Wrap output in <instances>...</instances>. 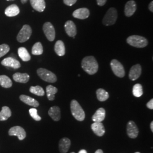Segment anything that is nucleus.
Returning <instances> with one entry per match:
<instances>
[{
  "instance_id": "obj_10",
  "label": "nucleus",
  "mask_w": 153,
  "mask_h": 153,
  "mask_svg": "<svg viewBox=\"0 0 153 153\" xmlns=\"http://www.w3.org/2000/svg\"><path fill=\"white\" fill-rule=\"evenodd\" d=\"M127 134L131 138H136L138 134V129L136 124L133 121H129L126 126Z\"/></svg>"
},
{
  "instance_id": "obj_28",
  "label": "nucleus",
  "mask_w": 153,
  "mask_h": 153,
  "mask_svg": "<svg viewBox=\"0 0 153 153\" xmlns=\"http://www.w3.org/2000/svg\"><path fill=\"white\" fill-rule=\"evenodd\" d=\"M13 83L9 77L5 75L0 76V85L4 88H11Z\"/></svg>"
},
{
  "instance_id": "obj_43",
  "label": "nucleus",
  "mask_w": 153,
  "mask_h": 153,
  "mask_svg": "<svg viewBox=\"0 0 153 153\" xmlns=\"http://www.w3.org/2000/svg\"><path fill=\"white\" fill-rule=\"evenodd\" d=\"M6 1H14V0H6Z\"/></svg>"
},
{
  "instance_id": "obj_22",
  "label": "nucleus",
  "mask_w": 153,
  "mask_h": 153,
  "mask_svg": "<svg viewBox=\"0 0 153 153\" xmlns=\"http://www.w3.org/2000/svg\"><path fill=\"white\" fill-rule=\"evenodd\" d=\"M13 78L16 82L23 83H27L30 79V76L27 73H16L13 76Z\"/></svg>"
},
{
  "instance_id": "obj_32",
  "label": "nucleus",
  "mask_w": 153,
  "mask_h": 153,
  "mask_svg": "<svg viewBox=\"0 0 153 153\" xmlns=\"http://www.w3.org/2000/svg\"><path fill=\"white\" fill-rule=\"evenodd\" d=\"M30 91L35 95H36L38 96H41V97L44 96L45 94L43 88L39 86H31L30 88Z\"/></svg>"
},
{
  "instance_id": "obj_42",
  "label": "nucleus",
  "mask_w": 153,
  "mask_h": 153,
  "mask_svg": "<svg viewBox=\"0 0 153 153\" xmlns=\"http://www.w3.org/2000/svg\"><path fill=\"white\" fill-rule=\"evenodd\" d=\"M28 0H21V3L23 4H26Z\"/></svg>"
},
{
  "instance_id": "obj_1",
  "label": "nucleus",
  "mask_w": 153,
  "mask_h": 153,
  "mask_svg": "<svg viewBox=\"0 0 153 153\" xmlns=\"http://www.w3.org/2000/svg\"><path fill=\"white\" fill-rule=\"evenodd\" d=\"M82 69L90 75L95 74L98 71V64L95 58L92 56H86L83 59L81 63Z\"/></svg>"
},
{
  "instance_id": "obj_27",
  "label": "nucleus",
  "mask_w": 153,
  "mask_h": 153,
  "mask_svg": "<svg viewBox=\"0 0 153 153\" xmlns=\"http://www.w3.org/2000/svg\"><path fill=\"white\" fill-rule=\"evenodd\" d=\"M57 88L53 86L52 85H48L46 88L47 96L48 100L52 101L55 99V95L57 93Z\"/></svg>"
},
{
  "instance_id": "obj_30",
  "label": "nucleus",
  "mask_w": 153,
  "mask_h": 153,
  "mask_svg": "<svg viewBox=\"0 0 153 153\" xmlns=\"http://www.w3.org/2000/svg\"><path fill=\"white\" fill-rule=\"evenodd\" d=\"M43 53V45L40 42H37L33 45L32 54L33 55H41Z\"/></svg>"
},
{
  "instance_id": "obj_39",
  "label": "nucleus",
  "mask_w": 153,
  "mask_h": 153,
  "mask_svg": "<svg viewBox=\"0 0 153 153\" xmlns=\"http://www.w3.org/2000/svg\"><path fill=\"white\" fill-rule=\"evenodd\" d=\"M95 153H103V150H101V149H98V150H97L95 152Z\"/></svg>"
},
{
  "instance_id": "obj_31",
  "label": "nucleus",
  "mask_w": 153,
  "mask_h": 153,
  "mask_svg": "<svg viewBox=\"0 0 153 153\" xmlns=\"http://www.w3.org/2000/svg\"><path fill=\"white\" fill-rule=\"evenodd\" d=\"M132 93L134 97H140L143 94V90H142V85L140 83H137L135 85H134L133 88Z\"/></svg>"
},
{
  "instance_id": "obj_18",
  "label": "nucleus",
  "mask_w": 153,
  "mask_h": 153,
  "mask_svg": "<svg viewBox=\"0 0 153 153\" xmlns=\"http://www.w3.org/2000/svg\"><path fill=\"white\" fill-rule=\"evenodd\" d=\"M30 4L33 9L39 12H43L45 8V2L44 0H30Z\"/></svg>"
},
{
  "instance_id": "obj_36",
  "label": "nucleus",
  "mask_w": 153,
  "mask_h": 153,
  "mask_svg": "<svg viewBox=\"0 0 153 153\" xmlns=\"http://www.w3.org/2000/svg\"><path fill=\"white\" fill-rule=\"evenodd\" d=\"M146 106L148 107V108L150 109H153V99H152L148 103L146 104Z\"/></svg>"
},
{
  "instance_id": "obj_19",
  "label": "nucleus",
  "mask_w": 153,
  "mask_h": 153,
  "mask_svg": "<svg viewBox=\"0 0 153 153\" xmlns=\"http://www.w3.org/2000/svg\"><path fill=\"white\" fill-rule=\"evenodd\" d=\"M49 116L55 121H58L61 119L60 109L57 106H53L50 108L48 111Z\"/></svg>"
},
{
  "instance_id": "obj_44",
  "label": "nucleus",
  "mask_w": 153,
  "mask_h": 153,
  "mask_svg": "<svg viewBox=\"0 0 153 153\" xmlns=\"http://www.w3.org/2000/svg\"><path fill=\"white\" fill-rule=\"evenodd\" d=\"M140 153V152H136V153Z\"/></svg>"
},
{
  "instance_id": "obj_13",
  "label": "nucleus",
  "mask_w": 153,
  "mask_h": 153,
  "mask_svg": "<svg viewBox=\"0 0 153 153\" xmlns=\"http://www.w3.org/2000/svg\"><path fill=\"white\" fill-rule=\"evenodd\" d=\"M1 64L5 66L11 67L14 69H18L21 67V64L18 61L13 57H7L1 62Z\"/></svg>"
},
{
  "instance_id": "obj_6",
  "label": "nucleus",
  "mask_w": 153,
  "mask_h": 153,
  "mask_svg": "<svg viewBox=\"0 0 153 153\" xmlns=\"http://www.w3.org/2000/svg\"><path fill=\"white\" fill-rule=\"evenodd\" d=\"M32 34V29L31 27L25 25L23 26L22 29L20 30L19 33H18L16 39L19 43H24L30 39Z\"/></svg>"
},
{
  "instance_id": "obj_38",
  "label": "nucleus",
  "mask_w": 153,
  "mask_h": 153,
  "mask_svg": "<svg viewBox=\"0 0 153 153\" xmlns=\"http://www.w3.org/2000/svg\"><path fill=\"white\" fill-rule=\"evenodd\" d=\"M149 10L151 11V12H153V2L152 1L150 4H149Z\"/></svg>"
},
{
  "instance_id": "obj_41",
  "label": "nucleus",
  "mask_w": 153,
  "mask_h": 153,
  "mask_svg": "<svg viewBox=\"0 0 153 153\" xmlns=\"http://www.w3.org/2000/svg\"><path fill=\"white\" fill-rule=\"evenodd\" d=\"M78 153H87V151L86 150H81Z\"/></svg>"
},
{
  "instance_id": "obj_12",
  "label": "nucleus",
  "mask_w": 153,
  "mask_h": 153,
  "mask_svg": "<svg viewBox=\"0 0 153 153\" xmlns=\"http://www.w3.org/2000/svg\"><path fill=\"white\" fill-rule=\"evenodd\" d=\"M142 68L140 64L133 65L130 69L129 73V77L131 81H135L137 79L141 74Z\"/></svg>"
},
{
  "instance_id": "obj_29",
  "label": "nucleus",
  "mask_w": 153,
  "mask_h": 153,
  "mask_svg": "<svg viewBox=\"0 0 153 153\" xmlns=\"http://www.w3.org/2000/svg\"><path fill=\"white\" fill-rule=\"evenodd\" d=\"M97 98L100 102H104L109 98V94L108 92L103 88H99L97 90Z\"/></svg>"
},
{
  "instance_id": "obj_15",
  "label": "nucleus",
  "mask_w": 153,
  "mask_h": 153,
  "mask_svg": "<svg viewBox=\"0 0 153 153\" xmlns=\"http://www.w3.org/2000/svg\"><path fill=\"white\" fill-rule=\"evenodd\" d=\"M90 16V11L87 8H80L76 9L73 13V16L79 19H85Z\"/></svg>"
},
{
  "instance_id": "obj_11",
  "label": "nucleus",
  "mask_w": 153,
  "mask_h": 153,
  "mask_svg": "<svg viewBox=\"0 0 153 153\" xmlns=\"http://www.w3.org/2000/svg\"><path fill=\"white\" fill-rule=\"evenodd\" d=\"M137 5L134 1L131 0L126 2L124 9V13L126 16L130 17L132 16L136 11Z\"/></svg>"
},
{
  "instance_id": "obj_23",
  "label": "nucleus",
  "mask_w": 153,
  "mask_h": 153,
  "mask_svg": "<svg viewBox=\"0 0 153 153\" xmlns=\"http://www.w3.org/2000/svg\"><path fill=\"white\" fill-rule=\"evenodd\" d=\"M105 117V111L103 108H99L93 115L92 120L94 122H102Z\"/></svg>"
},
{
  "instance_id": "obj_17",
  "label": "nucleus",
  "mask_w": 153,
  "mask_h": 153,
  "mask_svg": "<svg viewBox=\"0 0 153 153\" xmlns=\"http://www.w3.org/2000/svg\"><path fill=\"white\" fill-rule=\"evenodd\" d=\"M71 142L69 138L65 137V138L61 139L60 141L59 142V150H60V153H67L71 146Z\"/></svg>"
},
{
  "instance_id": "obj_14",
  "label": "nucleus",
  "mask_w": 153,
  "mask_h": 153,
  "mask_svg": "<svg viewBox=\"0 0 153 153\" xmlns=\"http://www.w3.org/2000/svg\"><path fill=\"white\" fill-rule=\"evenodd\" d=\"M64 27L68 35L70 37L74 38L76 34V27L74 22L71 21H68L66 22Z\"/></svg>"
},
{
  "instance_id": "obj_4",
  "label": "nucleus",
  "mask_w": 153,
  "mask_h": 153,
  "mask_svg": "<svg viewBox=\"0 0 153 153\" xmlns=\"http://www.w3.org/2000/svg\"><path fill=\"white\" fill-rule=\"evenodd\" d=\"M117 18V11L114 7H111L107 11L103 19V23L105 26L114 25Z\"/></svg>"
},
{
  "instance_id": "obj_3",
  "label": "nucleus",
  "mask_w": 153,
  "mask_h": 153,
  "mask_svg": "<svg viewBox=\"0 0 153 153\" xmlns=\"http://www.w3.org/2000/svg\"><path fill=\"white\" fill-rule=\"evenodd\" d=\"M126 42L131 46L138 48H144L148 44V40L138 35H132L128 37L126 39Z\"/></svg>"
},
{
  "instance_id": "obj_25",
  "label": "nucleus",
  "mask_w": 153,
  "mask_h": 153,
  "mask_svg": "<svg viewBox=\"0 0 153 153\" xmlns=\"http://www.w3.org/2000/svg\"><path fill=\"white\" fill-rule=\"evenodd\" d=\"M19 57L23 61L26 62L31 60V56L29 54L27 50L25 47H20L18 49Z\"/></svg>"
},
{
  "instance_id": "obj_37",
  "label": "nucleus",
  "mask_w": 153,
  "mask_h": 153,
  "mask_svg": "<svg viewBox=\"0 0 153 153\" xmlns=\"http://www.w3.org/2000/svg\"><path fill=\"white\" fill-rule=\"evenodd\" d=\"M97 4L99 6H102L105 5L107 0H97Z\"/></svg>"
},
{
  "instance_id": "obj_7",
  "label": "nucleus",
  "mask_w": 153,
  "mask_h": 153,
  "mask_svg": "<svg viewBox=\"0 0 153 153\" xmlns=\"http://www.w3.org/2000/svg\"><path fill=\"white\" fill-rule=\"evenodd\" d=\"M110 65L112 71L116 76L120 78L125 76L126 72L124 66L119 61L114 59L111 61Z\"/></svg>"
},
{
  "instance_id": "obj_34",
  "label": "nucleus",
  "mask_w": 153,
  "mask_h": 153,
  "mask_svg": "<svg viewBox=\"0 0 153 153\" xmlns=\"http://www.w3.org/2000/svg\"><path fill=\"white\" fill-rule=\"evenodd\" d=\"M29 113L30 116L33 117V119L36 121H40L42 118L38 114V110L36 108H31L29 110Z\"/></svg>"
},
{
  "instance_id": "obj_8",
  "label": "nucleus",
  "mask_w": 153,
  "mask_h": 153,
  "mask_svg": "<svg viewBox=\"0 0 153 153\" xmlns=\"http://www.w3.org/2000/svg\"><path fill=\"white\" fill-rule=\"evenodd\" d=\"M43 30L46 38L49 41L52 42L55 40V35H56L55 28L51 23L50 22L45 23L43 27Z\"/></svg>"
},
{
  "instance_id": "obj_9",
  "label": "nucleus",
  "mask_w": 153,
  "mask_h": 153,
  "mask_svg": "<svg viewBox=\"0 0 153 153\" xmlns=\"http://www.w3.org/2000/svg\"><path fill=\"white\" fill-rule=\"evenodd\" d=\"M9 136H15L19 140H23L26 137V133L25 129L19 126H16L11 128L9 131Z\"/></svg>"
},
{
  "instance_id": "obj_33",
  "label": "nucleus",
  "mask_w": 153,
  "mask_h": 153,
  "mask_svg": "<svg viewBox=\"0 0 153 153\" xmlns=\"http://www.w3.org/2000/svg\"><path fill=\"white\" fill-rule=\"evenodd\" d=\"M10 51V47L8 45L3 44L0 45V58L7 53Z\"/></svg>"
},
{
  "instance_id": "obj_35",
  "label": "nucleus",
  "mask_w": 153,
  "mask_h": 153,
  "mask_svg": "<svg viewBox=\"0 0 153 153\" xmlns=\"http://www.w3.org/2000/svg\"><path fill=\"white\" fill-rule=\"evenodd\" d=\"M76 1L77 0H64V3L66 5L71 6L76 4Z\"/></svg>"
},
{
  "instance_id": "obj_5",
  "label": "nucleus",
  "mask_w": 153,
  "mask_h": 153,
  "mask_svg": "<svg viewBox=\"0 0 153 153\" xmlns=\"http://www.w3.org/2000/svg\"><path fill=\"white\" fill-rule=\"evenodd\" d=\"M37 73L39 77L45 82L55 83L57 81V77L52 71L44 68H39L37 70Z\"/></svg>"
},
{
  "instance_id": "obj_20",
  "label": "nucleus",
  "mask_w": 153,
  "mask_h": 153,
  "mask_svg": "<svg viewBox=\"0 0 153 153\" xmlns=\"http://www.w3.org/2000/svg\"><path fill=\"white\" fill-rule=\"evenodd\" d=\"M19 99L23 103L29 105L30 106H33L34 107H38L39 105V103L36 100H35V99L27 95H21L19 97Z\"/></svg>"
},
{
  "instance_id": "obj_16",
  "label": "nucleus",
  "mask_w": 153,
  "mask_h": 153,
  "mask_svg": "<svg viewBox=\"0 0 153 153\" xmlns=\"http://www.w3.org/2000/svg\"><path fill=\"white\" fill-rule=\"evenodd\" d=\"M94 133L98 136L102 137L105 133V128L102 122H94L91 126Z\"/></svg>"
},
{
  "instance_id": "obj_45",
  "label": "nucleus",
  "mask_w": 153,
  "mask_h": 153,
  "mask_svg": "<svg viewBox=\"0 0 153 153\" xmlns=\"http://www.w3.org/2000/svg\"><path fill=\"white\" fill-rule=\"evenodd\" d=\"M71 153H74V152H71Z\"/></svg>"
},
{
  "instance_id": "obj_24",
  "label": "nucleus",
  "mask_w": 153,
  "mask_h": 153,
  "mask_svg": "<svg viewBox=\"0 0 153 153\" xmlns=\"http://www.w3.org/2000/svg\"><path fill=\"white\" fill-rule=\"evenodd\" d=\"M55 51L59 56H63L65 54V45L62 41L58 40L55 45Z\"/></svg>"
},
{
  "instance_id": "obj_2",
  "label": "nucleus",
  "mask_w": 153,
  "mask_h": 153,
  "mask_svg": "<svg viewBox=\"0 0 153 153\" xmlns=\"http://www.w3.org/2000/svg\"><path fill=\"white\" fill-rule=\"evenodd\" d=\"M71 114L76 120L82 121L85 118V114L80 104L76 100H71Z\"/></svg>"
},
{
  "instance_id": "obj_21",
  "label": "nucleus",
  "mask_w": 153,
  "mask_h": 153,
  "mask_svg": "<svg viewBox=\"0 0 153 153\" xmlns=\"http://www.w3.org/2000/svg\"><path fill=\"white\" fill-rule=\"evenodd\" d=\"M19 9L18 6L16 4H13L9 6L5 10L6 16L9 17L15 16L19 14Z\"/></svg>"
},
{
  "instance_id": "obj_26",
  "label": "nucleus",
  "mask_w": 153,
  "mask_h": 153,
  "mask_svg": "<svg viewBox=\"0 0 153 153\" xmlns=\"http://www.w3.org/2000/svg\"><path fill=\"white\" fill-rule=\"evenodd\" d=\"M11 116V111L10 109L7 106H4L2 108V110L0 112V121L6 120Z\"/></svg>"
},
{
  "instance_id": "obj_40",
  "label": "nucleus",
  "mask_w": 153,
  "mask_h": 153,
  "mask_svg": "<svg viewBox=\"0 0 153 153\" xmlns=\"http://www.w3.org/2000/svg\"><path fill=\"white\" fill-rule=\"evenodd\" d=\"M150 129L152 130V131L153 132V121H152V123L150 124Z\"/></svg>"
}]
</instances>
